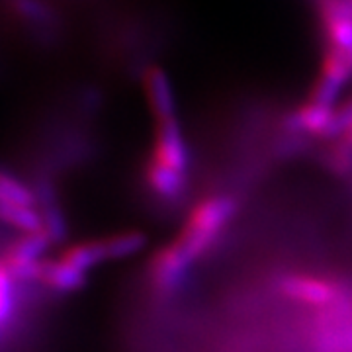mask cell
I'll return each instance as SVG.
<instances>
[{
	"instance_id": "1",
	"label": "cell",
	"mask_w": 352,
	"mask_h": 352,
	"mask_svg": "<svg viewBox=\"0 0 352 352\" xmlns=\"http://www.w3.org/2000/svg\"><path fill=\"white\" fill-rule=\"evenodd\" d=\"M237 212V204L227 194L206 196L192 208L184 219V226L178 231L175 243L186 254L190 263L200 261L206 252L214 247L223 235Z\"/></svg>"
},
{
	"instance_id": "2",
	"label": "cell",
	"mask_w": 352,
	"mask_h": 352,
	"mask_svg": "<svg viewBox=\"0 0 352 352\" xmlns=\"http://www.w3.org/2000/svg\"><path fill=\"white\" fill-rule=\"evenodd\" d=\"M38 196L24 180L0 168V226L16 229L20 235L50 233L55 237V221Z\"/></svg>"
},
{
	"instance_id": "3",
	"label": "cell",
	"mask_w": 352,
	"mask_h": 352,
	"mask_svg": "<svg viewBox=\"0 0 352 352\" xmlns=\"http://www.w3.org/2000/svg\"><path fill=\"white\" fill-rule=\"evenodd\" d=\"M276 292L289 302L321 309L337 302L340 296L349 292V288L333 278L314 276L305 272H288L276 280Z\"/></svg>"
},
{
	"instance_id": "4",
	"label": "cell",
	"mask_w": 352,
	"mask_h": 352,
	"mask_svg": "<svg viewBox=\"0 0 352 352\" xmlns=\"http://www.w3.org/2000/svg\"><path fill=\"white\" fill-rule=\"evenodd\" d=\"M190 266H192V263L186 258V254L180 251V247L175 241H170L168 245H163L161 249L153 252L149 268H147L151 288L157 294L175 292L186 276Z\"/></svg>"
},
{
	"instance_id": "5",
	"label": "cell",
	"mask_w": 352,
	"mask_h": 352,
	"mask_svg": "<svg viewBox=\"0 0 352 352\" xmlns=\"http://www.w3.org/2000/svg\"><path fill=\"white\" fill-rule=\"evenodd\" d=\"M149 161L155 164L166 166L180 175H186L188 170V145L184 133L180 129L178 118L168 122H157L155 141Z\"/></svg>"
},
{
	"instance_id": "6",
	"label": "cell",
	"mask_w": 352,
	"mask_h": 352,
	"mask_svg": "<svg viewBox=\"0 0 352 352\" xmlns=\"http://www.w3.org/2000/svg\"><path fill=\"white\" fill-rule=\"evenodd\" d=\"M30 284H38L39 288L51 289L57 294H69L87 284V272L63 261L59 254L55 258L43 256L36 266Z\"/></svg>"
},
{
	"instance_id": "7",
	"label": "cell",
	"mask_w": 352,
	"mask_h": 352,
	"mask_svg": "<svg viewBox=\"0 0 352 352\" xmlns=\"http://www.w3.org/2000/svg\"><path fill=\"white\" fill-rule=\"evenodd\" d=\"M143 85L147 92V100L151 106V112L157 122L176 120V100L175 90L170 85V78L159 67H149L143 76Z\"/></svg>"
},
{
	"instance_id": "8",
	"label": "cell",
	"mask_w": 352,
	"mask_h": 352,
	"mask_svg": "<svg viewBox=\"0 0 352 352\" xmlns=\"http://www.w3.org/2000/svg\"><path fill=\"white\" fill-rule=\"evenodd\" d=\"M145 182H147L153 196H157L164 201H173L178 200L184 194L186 175H180L176 170H170L166 166L149 161L145 166Z\"/></svg>"
},
{
	"instance_id": "9",
	"label": "cell",
	"mask_w": 352,
	"mask_h": 352,
	"mask_svg": "<svg viewBox=\"0 0 352 352\" xmlns=\"http://www.w3.org/2000/svg\"><path fill=\"white\" fill-rule=\"evenodd\" d=\"M100 241L106 261H116V258L131 256V254H135L145 245V237L141 233H135V231L120 233V235H110V237H104Z\"/></svg>"
},
{
	"instance_id": "10",
	"label": "cell",
	"mask_w": 352,
	"mask_h": 352,
	"mask_svg": "<svg viewBox=\"0 0 352 352\" xmlns=\"http://www.w3.org/2000/svg\"><path fill=\"white\" fill-rule=\"evenodd\" d=\"M12 10L22 20H28L36 25H53L55 14L50 6L41 0H10Z\"/></svg>"
},
{
	"instance_id": "11",
	"label": "cell",
	"mask_w": 352,
	"mask_h": 352,
	"mask_svg": "<svg viewBox=\"0 0 352 352\" xmlns=\"http://www.w3.org/2000/svg\"><path fill=\"white\" fill-rule=\"evenodd\" d=\"M333 139H335V143H333V145H337L339 149H342L344 153L352 155V120L340 127L339 131H337V135H335Z\"/></svg>"
},
{
	"instance_id": "12",
	"label": "cell",
	"mask_w": 352,
	"mask_h": 352,
	"mask_svg": "<svg viewBox=\"0 0 352 352\" xmlns=\"http://www.w3.org/2000/svg\"><path fill=\"white\" fill-rule=\"evenodd\" d=\"M346 352H352V314L346 325Z\"/></svg>"
}]
</instances>
